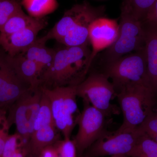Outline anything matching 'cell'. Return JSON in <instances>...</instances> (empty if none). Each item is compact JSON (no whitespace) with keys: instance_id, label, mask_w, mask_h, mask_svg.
Listing matches in <instances>:
<instances>
[{"instance_id":"1","label":"cell","mask_w":157,"mask_h":157,"mask_svg":"<svg viewBox=\"0 0 157 157\" xmlns=\"http://www.w3.org/2000/svg\"><path fill=\"white\" fill-rule=\"evenodd\" d=\"M91 54L89 45L66 46L56 51L51 64L42 73L40 86L52 89L79 84L90 67Z\"/></svg>"},{"instance_id":"2","label":"cell","mask_w":157,"mask_h":157,"mask_svg":"<svg viewBox=\"0 0 157 157\" xmlns=\"http://www.w3.org/2000/svg\"><path fill=\"white\" fill-rule=\"evenodd\" d=\"M104 11V7H94L87 2L74 5L41 39L46 42L55 39L68 47L89 45L90 26L102 17Z\"/></svg>"},{"instance_id":"3","label":"cell","mask_w":157,"mask_h":157,"mask_svg":"<svg viewBox=\"0 0 157 157\" xmlns=\"http://www.w3.org/2000/svg\"><path fill=\"white\" fill-rule=\"evenodd\" d=\"M156 95L151 88L132 84L122 89L116 98L123 116L118 129L136 130L154 111Z\"/></svg>"},{"instance_id":"4","label":"cell","mask_w":157,"mask_h":157,"mask_svg":"<svg viewBox=\"0 0 157 157\" xmlns=\"http://www.w3.org/2000/svg\"><path fill=\"white\" fill-rule=\"evenodd\" d=\"M103 73L112 82L116 94L123 88L132 84L144 86L151 89L147 74L144 47L105 65Z\"/></svg>"},{"instance_id":"5","label":"cell","mask_w":157,"mask_h":157,"mask_svg":"<svg viewBox=\"0 0 157 157\" xmlns=\"http://www.w3.org/2000/svg\"><path fill=\"white\" fill-rule=\"evenodd\" d=\"M76 86L48 89L41 86L49 99L55 124L64 139H71L80 112L77 106Z\"/></svg>"},{"instance_id":"6","label":"cell","mask_w":157,"mask_h":157,"mask_svg":"<svg viewBox=\"0 0 157 157\" xmlns=\"http://www.w3.org/2000/svg\"><path fill=\"white\" fill-rule=\"evenodd\" d=\"M145 45V32L142 22L121 14L117 39L102 55L101 60L108 64L120 58L142 49Z\"/></svg>"},{"instance_id":"7","label":"cell","mask_w":157,"mask_h":157,"mask_svg":"<svg viewBox=\"0 0 157 157\" xmlns=\"http://www.w3.org/2000/svg\"><path fill=\"white\" fill-rule=\"evenodd\" d=\"M77 97L88 102L107 117L118 114V108L111 104L116 97L114 86L104 73H94L76 86Z\"/></svg>"},{"instance_id":"8","label":"cell","mask_w":157,"mask_h":157,"mask_svg":"<svg viewBox=\"0 0 157 157\" xmlns=\"http://www.w3.org/2000/svg\"><path fill=\"white\" fill-rule=\"evenodd\" d=\"M42 96L41 86L30 89L9 107L7 116L10 126H16L17 134L27 144L34 131V125L38 114Z\"/></svg>"},{"instance_id":"9","label":"cell","mask_w":157,"mask_h":157,"mask_svg":"<svg viewBox=\"0 0 157 157\" xmlns=\"http://www.w3.org/2000/svg\"><path fill=\"white\" fill-rule=\"evenodd\" d=\"M83 101V109L77 121L78 132L73 140L78 157L82 155L83 152L106 132L105 125L107 116L87 101Z\"/></svg>"},{"instance_id":"10","label":"cell","mask_w":157,"mask_h":157,"mask_svg":"<svg viewBox=\"0 0 157 157\" xmlns=\"http://www.w3.org/2000/svg\"><path fill=\"white\" fill-rule=\"evenodd\" d=\"M138 128L134 130H121L106 132L88 149V157L112 156L126 155L128 157L134 148L140 136Z\"/></svg>"},{"instance_id":"11","label":"cell","mask_w":157,"mask_h":157,"mask_svg":"<svg viewBox=\"0 0 157 157\" xmlns=\"http://www.w3.org/2000/svg\"><path fill=\"white\" fill-rule=\"evenodd\" d=\"M6 56L0 55V109H8L31 88L18 77Z\"/></svg>"},{"instance_id":"12","label":"cell","mask_w":157,"mask_h":157,"mask_svg":"<svg viewBox=\"0 0 157 157\" xmlns=\"http://www.w3.org/2000/svg\"><path fill=\"white\" fill-rule=\"evenodd\" d=\"M118 33L119 24L114 20L102 17L92 23L89 31L90 44L92 48L90 59L91 64L98 52L113 44Z\"/></svg>"},{"instance_id":"13","label":"cell","mask_w":157,"mask_h":157,"mask_svg":"<svg viewBox=\"0 0 157 157\" xmlns=\"http://www.w3.org/2000/svg\"><path fill=\"white\" fill-rule=\"evenodd\" d=\"M47 25L44 17L38 18L33 24L22 30L6 36H0V46L9 56L22 53L33 44L39 32Z\"/></svg>"},{"instance_id":"14","label":"cell","mask_w":157,"mask_h":157,"mask_svg":"<svg viewBox=\"0 0 157 157\" xmlns=\"http://www.w3.org/2000/svg\"><path fill=\"white\" fill-rule=\"evenodd\" d=\"M6 59L18 77L31 89H36L40 86L42 72L36 63L22 54L14 56L7 55Z\"/></svg>"},{"instance_id":"15","label":"cell","mask_w":157,"mask_h":157,"mask_svg":"<svg viewBox=\"0 0 157 157\" xmlns=\"http://www.w3.org/2000/svg\"><path fill=\"white\" fill-rule=\"evenodd\" d=\"M145 32L147 74L152 90L157 95V26L142 23Z\"/></svg>"},{"instance_id":"16","label":"cell","mask_w":157,"mask_h":157,"mask_svg":"<svg viewBox=\"0 0 157 157\" xmlns=\"http://www.w3.org/2000/svg\"><path fill=\"white\" fill-rule=\"evenodd\" d=\"M60 132L56 127L47 126L34 131L27 144V153L33 156L39 157L41 151L60 140Z\"/></svg>"},{"instance_id":"17","label":"cell","mask_w":157,"mask_h":157,"mask_svg":"<svg viewBox=\"0 0 157 157\" xmlns=\"http://www.w3.org/2000/svg\"><path fill=\"white\" fill-rule=\"evenodd\" d=\"M45 43L41 38L37 39L33 44L22 53L26 58L36 64L42 74L51 64L56 53V51L48 48Z\"/></svg>"},{"instance_id":"18","label":"cell","mask_w":157,"mask_h":157,"mask_svg":"<svg viewBox=\"0 0 157 157\" xmlns=\"http://www.w3.org/2000/svg\"><path fill=\"white\" fill-rule=\"evenodd\" d=\"M157 0H124L122 15H126L142 21Z\"/></svg>"},{"instance_id":"19","label":"cell","mask_w":157,"mask_h":157,"mask_svg":"<svg viewBox=\"0 0 157 157\" xmlns=\"http://www.w3.org/2000/svg\"><path fill=\"white\" fill-rule=\"evenodd\" d=\"M21 5L29 16L36 18H43L58 7L57 0H21Z\"/></svg>"},{"instance_id":"20","label":"cell","mask_w":157,"mask_h":157,"mask_svg":"<svg viewBox=\"0 0 157 157\" xmlns=\"http://www.w3.org/2000/svg\"><path fill=\"white\" fill-rule=\"evenodd\" d=\"M38 18L27 15L22 11L12 16L0 30V36H6L26 28Z\"/></svg>"},{"instance_id":"21","label":"cell","mask_w":157,"mask_h":157,"mask_svg":"<svg viewBox=\"0 0 157 157\" xmlns=\"http://www.w3.org/2000/svg\"><path fill=\"white\" fill-rule=\"evenodd\" d=\"M140 132L136 144L128 157H157L156 142Z\"/></svg>"},{"instance_id":"22","label":"cell","mask_w":157,"mask_h":157,"mask_svg":"<svg viewBox=\"0 0 157 157\" xmlns=\"http://www.w3.org/2000/svg\"><path fill=\"white\" fill-rule=\"evenodd\" d=\"M49 125L56 126L50 101L48 97L42 90V98L38 114L34 123L33 132L43 127Z\"/></svg>"},{"instance_id":"23","label":"cell","mask_w":157,"mask_h":157,"mask_svg":"<svg viewBox=\"0 0 157 157\" xmlns=\"http://www.w3.org/2000/svg\"><path fill=\"white\" fill-rule=\"evenodd\" d=\"M22 10L16 0H0V30L11 17Z\"/></svg>"},{"instance_id":"24","label":"cell","mask_w":157,"mask_h":157,"mask_svg":"<svg viewBox=\"0 0 157 157\" xmlns=\"http://www.w3.org/2000/svg\"><path fill=\"white\" fill-rule=\"evenodd\" d=\"M26 144L17 133L9 135L4 146L2 157H11L19 149L25 147Z\"/></svg>"},{"instance_id":"25","label":"cell","mask_w":157,"mask_h":157,"mask_svg":"<svg viewBox=\"0 0 157 157\" xmlns=\"http://www.w3.org/2000/svg\"><path fill=\"white\" fill-rule=\"evenodd\" d=\"M137 128L157 143V110L152 113Z\"/></svg>"},{"instance_id":"26","label":"cell","mask_w":157,"mask_h":157,"mask_svg":"<svg viewBox=\"0 0 157 157\" xmlns=\"http://www.w3.org/2000/svg\"><path fill=\"white\" fill-rule=\"evenodd\" d=\"M53 145L59 157H77L76 146L74 141L71 139H60Z\"/></svg>"},{"instance_id":"27","label":"cell","mask_w":157,"mask_h":157,"mask_svg":"<svg viewBox=\"0 0 157 157\" xmlns=\"http://www.w3.org/2000/svg\"><path fill=\"white\" fill-rule=\"evenodd\" d=\"M7 109H0V157H2L4 146L9 135L10 126L7 115Z\"/></svg>"},{"instance_id":"28","label":"cell","mask_w":157,"mask_h":157,"mask_svg":"<svg viewBox=\"0 0 157 157\" xmlns=\"http://www.w3.org/2000/svg\"><path fill=\"white\" fill-rule=\"evenodd\" d=\"M141 22L144 24L157 26V0Z\"/></svg>"},{"instance_id":"29","label":"cell","mask_w":157,"mask_h":157,"mask_svg":"<svg viewBox=\"0 0 157 157\" xmlns=\"http://www.w3.org/2000/svg\"><path fill=\"white\" fill-rule=\"evenodd\" d=\"M39 157H59V156L56 149L53 144L43 149Z\"/></svg>"},{"instance_id":"30","label":"cell","mask_w":157,"mask_h":157,"mask_svg":"<svg viewBox=\"0 0 157 157\" xmlns=\"http://www.w3.org/2000/svg\"><path fill=\"white\" fill-rule=\"evenodd\" d=\"M27 153L26 147L24 149L22 148L19 149L17 151L12 155L11 157H25L26 154Z\"/></svg>"},{"instance_id":"31","label":"cell","mask_w":157,"mask_h":157,"mask_svg":"<svg viewBox=\"0 0 157 157\" xmlns=\"http://www.w3.org/2000/svg\"><path fill=\"white\" fill-rule=\"evenodd\" d=\"M110 157H128L126 155H115L112 156H110Z\"/></svg>"},{"instance_id":"32","label":"cell","mask_w":157,"mask_h":157,"mask_svg":"<svg viewBox=\"0 0 157 157\" xmlns=\"http://www.w3.org/2000/svg\"><path fill=\"white\" fill-rule=\"evenodd\" d=\"M2 54H3L2 52L1 51V49H0V55H1Z\"/></svg>"},{"instance_id":"33","label":"cell","mask_w":157,"mask_h":157,"mask_svg":"<svg viewBox=\"0 0 157 157\" xmlns=\"http://www.w3.org/2000/svg\"><path fill=\"white\" fill-rule=\"evenodd\" d=\"M88 157L87 156H82V155H81V156H80V157Z\"/></svg>"}]
</instances>
